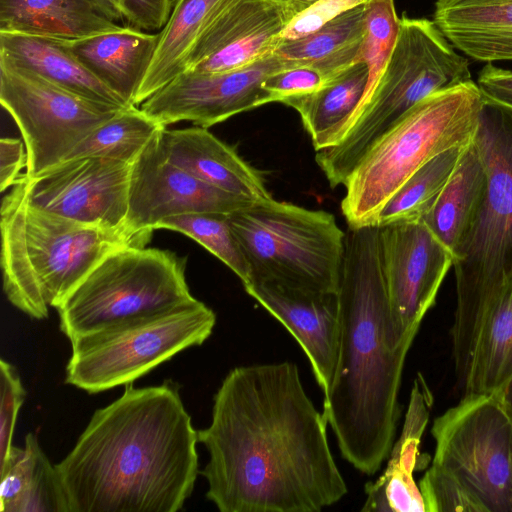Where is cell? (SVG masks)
<instances>
[{
	"mask_svg": "<svg viewBox=\"0 0 512 512\" xmlns=\"http://www.w3.org/2000/svg\"><path fill=\"white\" fill-rule=\"evenodd\" d=\"M295 363L238 366L214 395L198 441L206 497L221 512H319L347 494Z\"/></svg>",
	"mask_w": 512,
	"mask_h": 512,
	"instance_id": "cell-1",
	"label": "cell"
},
{
	"mask_svg": "<svg viewBox=\"0 0 512 512\" xmlns=\"http://www.w3.org/2000/svg\"><path fill=\"white\" fill-rule=\"evenodd\" d=\"M198 431L171 381L97 409L55 468L68 512H176L199 473Z\"/></svg>",
	"mask_w": 512,
	"mask_h": 512,
	"instance_id": "cell-2",
	"label": "cell"
},
{
	"mask_svg": "<svg viewBox=\"0 0 512 512\" xmlns=\"http://www.w3.org/2000/svg\"><path fill=\"white\" fill-rule=\"evenodd\" d=\"M339 348L323 415L342 457L374 475L393 447L398 400L411 346L392 340L379 253V227H348L337 290Z\"/></svg>",
	"mask_w": 512,
	"mask_h": 512,
	"instance_id": "cell-3",
	"label": "cell"
},
{
	"mask_svg": "<svg viewBox=\"0 0 512 512\" xmlns=\"http://www.w3.org/2000/svg\"><path fill=\"white\" fill-rule=\"evenodd\" d=\"M1 268L10 303L42 320L107 254L147 239L127 229L89 225L41 210L17 184L1 203Z\"/></svg>",
	"mask_w": 512,
	"mask_h": 512,
	"instance_id": "cell-4",
	"label": "cell"
},
{
	"mask_svg": "<svg viewBox=\"0 0 512 512\" xmlns=\"http://www.w3.org/2000/svg\"><path fill=\"white\" fill-rule=\"evenodd\" d=\"M471 80L467 58L434 21L403 15L383 71L364 93L339 141L316 152L329 185H344L371 145L421 100Z\"/></svg>",
	"mask_w": 512,
	"mask_h": 512,
	"instance_id": "cell-5",
	"label": "cell"
},
{
	"mask_svg": "<svg viewBox=\"0 0 512 512\" xmlns=\"http://www.w3.org/2000/svg\"><path fill=\"white\" fill-rule=\"evenodd\" d=\"M484 94L473 80L421 100L365 152L344 183L348 227L377 226L387 202L426 162L469 144Z\"/></svg>",
	"mask_w": 512,
	"mask_h": 512,
	"instance_id": "cell-6",
	"label": "cell"
},
{
	"mask_svg": "<svg viewBox=\"0 0 512 512\" xmlns=\"http://www.w3.org/2000/svg\"><path fill=\"white\" fill-rule=\"evenodd\" d=\"M228 221L249 265L248 283L337 293L345 232L333 214L270 198Z\"/></svg>",
	"mask_w": 512,
	"mask_h": 512,
	"instance_id": "cell-7",
	"label": "cell"
},
{
	"mask_svg": "<svg viewBox=\"0 0 512 512\" xmlns=\"http://www.w3.org/2000/svg\"><path fill=\"white\" fill-rule=\"evenodd\" d=\"M186 258L146 246H126L103 257L57 306L60 330L71 341L110 325L174 308L195 299Z\"/></svg>",
	"mask_w": 512,
	"mask_h": 512,
	"instance_id": "cell-8",
	"label": "cell"
},
{
	"mask_svg": "<svg viewBox=\"0 0 512 512\" xmlns=\"http://www.w3.org/2000/svg\"><path fill=\"white\" fill-rule=\"evenodd\" d=\"M473 142L487 181L454 256L455 314L470 310L512 276V108L485 96Z\"/></svg>",
	"mask_w": 512,
	"mask_h": 512,
	"instance_id": "cell-9",
	"label": "cell"
},
{
	"mask_svg": "<svg viewBox=\"0 0 512 512\" xmlns=\"http://www.w3.org/2000/svg\"><path fill=\"white\" fill-rule=\"evenodd\" d=\"M216 324L196 298L71 340L65 382L90 394L133 383L179 352L203 344Z\"/></svg>",
	"mask_w": 512,
	"mask_h": 512,
	"instance_id": "cell-10",
	"label": "cell"
},
{
	"mask_svg": "<svg viewBox=\"0 0 512 512\" xmlns=\"http://www.w3.org/2000/svg\"><path fill=\"white\" fill-rule=\"evenodd\" d=\"M431 433L432 464L454 475L484 512H512V419L493 394L463 396Z\"/></svg>",
	"mask_w": 512,
	"mask_h": 512,
	"instance_id": "cell-11",
	"label": "cell"
},
{
	"mask_svg": "<svg viewBox=\"0 0 512 512\" xmlns=\"http://www.w3.org/2000/svg\"><path fill=\"white\" fill-rule=\"evenodd\" d=\"M0 103L21 132L27 176L64 161L97 126L125 108L77 95L2 56Z\"/></svg>",
	"mask_w": 512,
	"mask_h": 512,
	"instance_id": "cell-12",
	"label": "cell"
},
{
	"mask_svg": "<svg viewBox=\"0 0 512 512\" xmlns=\"http://www.w3.org/2000/svg\"><path fill=\"white\" fill-rule=\"evenodd\" d=\"M378 227L392 340L398 347L411 346L454 255L421 219Z\"/></svg>",
	"mask_w": 512,
	"mask_h": 512,
	"instance_id": "cell-13",
	"label": "cell"
},
{
	"mask_svg": "<svg viewBox=\"0 0 512 512\" xmlns=\"http://www.w3.org/2000/svg\"><path fill=\"white\" fill-rule=\"evenodd\" d=\"M132 165L102 157L72 158L16 184L29 203L76 222L127 229Z\"/></svg>",
	"mask_w": 512,
	"mask_h": 512,
	"instance_id": "cell-14",
	"label": "cell"
},
{
	"mask_svg": "<svg viewBox=\"0 0 512 512\" xmlns=\"http://www.w3.org/2000/svg\"><path fill=\"white\" fill-rule=\"evenodd\" d=\"M290 67L271 54L246 67L203 73L187 70L146 99L140 108L163 127L180 121L209 128L239 113L272 103L262 88L271 73Z\"/></svg>",
	"mask_w": 512,
	"mask_h": 512,
	"instance_id": "cell-15",
	"label": "cell"
},
{
	"mask_svg": "<svg viewBox=\"0 0 512 512\" xmlns=\"http://www.w3.org/2000/svg\"><path fill=\"white\" fill-rule=\"evenodd\" d=\"M160 133L132 165L125 222L130 233L150 241L156 225L168 216L231 214L255 202L209 185L170 163L162 152Z\"/></svg>",
	"mask_w": 512,
	"mask_h": 512,
	"instance_id": "cell-16",
	"label": "cell"
},
{
	"mask_svg": "<svg viewBox=\"0 0 512 512\" xmlns=\"http://www.w3.org/2000/svg\"><path fill=\"white\" fill-rule=\"evenodd\" d=\"M452 351L463 396L494 394L512 375V276L454 316Z\"/></svg>",
	"mask_w": 512,
	"mask_h": 512,
	"instance_id": "cell-17",
	"label": "cell"
},
{
	"mask_svg": "<svg viewBox=\"0 0 512 512\" xmlns=\"http://www.w3.org/2000/svg\"><path fill=\"white\" fill-rule=\"evenodd\" d=\"M297 14L285 0H234L200 36L185 71H231L273 54Z\"/></svg>",
	"mask_w": 512,
	"mask_h": 512,
	"instance_id": "cell-18",
	"label": "cell"
},
{
	"mask_svg": "<svg viewBox=\"0 0 512 512\" xmlns=\"http://www.w3.org/2000/svg\"><path fill=\"white\" fill-rule=\"evenodd\" d=\"M243 287L296 339L325 394L330 387L338 358L340 323L337 293L259 281Z\"/></svg>",
	"mask_w": 512,
	"mask_h": 512,
	"instance_id": "cell-19",
	"label": "cell"
},
{
	"mask_svg": "<svg viewBox=\"0 0 512 512\" xmlns=\"http://www.w3.org/2000/svg\"><path fill=\"white\" fill-rule=\"evenodd\" d=\"M165 158L199 180L228 193L255 201L272 198L261 172L208 131L194 126L160 133Z\"/></svg>",
	"mask_w": 512,
	"mask_h": 512,
	"instance_id": "cell-20",
	"label": "cell"
},
{
	"mask_svg": "<svg viewBox=\"0 0 512 512\" xmlns=\"http://www.w3.org/2000/svg\"><path fill=\"white\" fill-rule=\"evenodd\" d=\"M432 396L421 376L414 381L404 425L382 475L365 485L361 511L425 512L413 473L420 461L419 445L429 421Z\"/></svg>",
	"mask_w": 512,
	"mask_h": 512,
	"instance_id": "cell-21",
	"label": "cell"
},
{
	"mask_svg": "<svg viewBox=\"0 0 512 512\" xmlns=\"http://www.w3.org/2000/svg\"><path fill=\"white\" fill-rule=\"evenodd\" d=\"M73 55L129 106L150 66L158 33L132 26L79 39H63Z\"/></svg>",
	"mask_w": 512,
	"mask_h": 512,
	"instance_id": "cell-22",
	"label": "cell"
},
{
	"mask_svg": "<svg viewBox=\"0 0 512 512\" xmlns=\"http://www.w3.org/2000/svg\"><path fill=\"white\" fill-rule=\"evenodd\" d=\"M433 21L475 60H512V0H436Z\"/></svg>",
	"mask_w": 512,
	"mask_h": 512,
	"instance_id": "cell-23",
	"label": "cell"
},
{
	"mask_svg": "<svg viewBox=\"0 0 512 512\" xmlns=\"http://www.w3.org/2000/svg\"><path fill=\"white\" fill-rule=\"evenodd\" d=\"M0 56L87 99L129 106L73 55L62 38L0 32Z\"/></svg>",
	"mask_w": 512,
	"mask_h": 512,
	"instance_id": "cell-24",
	"label": "cell"
},
{
	"mask_svg": "<svg viewBox=\"0 0 512 512\" xmlns=\"http://www.w3.org/2000/svg\"><path fill=\"white\" fill-rule=\"evenodd\" d=\"M234 0H174L134 105H141L187 68L200 36Z\"/></svg>",
	"mask_w": 512,
	"mask_h": 512,
	"instance_id": "cell-25",
	"label": "cell"
},
{
	"mask_svg": "<svg viewBox=\"0 0 512 512\" xmlns=\"http://www.w3.org/2000/svg\"><path fill=\"white\" fill-rule=\"evenodd\" d=\"M121 27L91 0H0V32L79 39Z\"/></svg>",
	"mask_w": 512,
	"mask_h": 512,
	"instance_id": "cell-26",
	"label": "cell"
},
{
	"mask_svg": "<svg viewBox=\"0 0 512 512\" xmlns=\"http://www.w3.org/2000/svg\"><path fill=\"white\" fill-rule=\"evenodd\" d=\"M0 479L1 512H68L55 465L33 433L26 435L24 447H11Z\"/></svg>",
	"mask_w": 512,
	"mask_h": 512,
	"instance_id": "cell-27",
	"label": "cell"
},
{
	"mask_svg": "<svg viewBox=\"0 0 512 512\" xmlns=\"http://www.w3.org/2000/svg\"><path fill=\"white\" fill-rule=\"evenodd\" d=\"M367 4L337 16L302 38L281 40L274 54L290 67L313 66L325 81L337 76L363 61Z\"/></svg>",
	"mask_w": 512,
	"mask_h": 512,
	"instance_id": "cell-28",
	"label": "cell"
},
{
	"mask_svg": "<svg viewBox=\"0 0 512 512\" xmlns=\"http://www.w3.org/2000/svg\"><path fill=\"white\" fill-rule=\"evenodd\" d=\"M486 181L485 165L472 139L438 198L421 218L454 256L478 212Z\"/></svg>",
	"mask_w": 512,
	"mask_h": 512,
	"instance_id": "cell-29",
	"label": "cell"
},
{
	"mask_svg": "<svg viewBox=\"0 0 512 512\" xmlns=\"http://www.w3.org/2000/svg\"><path fill=\"white\" fill-rule=\"evenodd\" d=\"M369 81L367 63L360 61L327 80L316 91L287 99L311 137L315 151L334 146L359 105Z\"/></svg>",
	"mask_w": 512,
	"mask_h": 512,
	"instance_id": "cell-30",
	"label": "cell"
},
{
	"mask_svg": "<svg viewBox=\"0 0 512 512\" xmlns=\"http://www.w3.org/2000/svg\"><path fill=\"white\" fill-rule=\"evenodd\" d=\"M163 129L138 106H128L97 126L65 160L102 157L133 165Z\"/></svg>",
	"mask_w": 512,
	"mask_h": 512,
	"instance_id": "cell-31",
	"label": "cell"
},
{
	"mask_svg": "<svg viewBox=\"0 0 512 512\" xmlns=\"http://www.w3.org/2000/svg\"><path fill=\"white\" fill-rule=\"evenodd\" d=\"M465 147L449 148L421 166L387 202L377 226L421 219L446 185Z\"/></svg>",
	"mask_w": 512,
	"mask_h": 512,
	"instance_id": "cell-32",
	"label": "cell"
},
{
	"mask_svg": "<svg viewBox=\"0 0 512 512\" xmlns=\"http://www.w3.org/2000/svg\"><path fill=\"white\" fill-rule=\"evenodd\" d=\"M180 232L198 242L230 268L245 285L250 269L228 221V214L202 212L172 215L155 227Z\"/></svg>",
	"mask_w": 512,
	"mask_h": 512,
	"instance_id": "cell-33",
	"label": "cell"
},
{
	"mask_svg": "<svg viewBox=\"0 0 512 512\" xmlns=\"http://www.w3.org/2000/svg\"><path fill=\"white\" fill-rule=\"evenodd\" d=\"M418 487L425 512H484L454 475L435 464L425 472Z\"/></svg>",
	"mask_w": 512,
	"mask_h": 512,
	"instance_id": "cell-34",
	"label": "cell"
},
{
	"mask_svg": "<svg viewBox=\"0 0 512 512\" xmlns=\"http://www.w3.org/2000/svg\"><path fill=\"white\" fill-rule=\"evenodd\" d=\"M25 389L16 368L0 360V465L11 450L18 412L25 399Z\"/></svg>",
	"mask_w": 512,
	"mask_h": 512,
	"instance_id": "cell-35",
	"label": "cell"
},
{
	"mask_svg": "<svg viewBox=\"0 0 512 512\" xmlns=\"http://www.w3.org/2000/svg\"><path fill=\"white\" fill-rule=\"evenodd\" d=\"M324 82V76L318 69L311 65H296L269 74L262 88L269 93L271 102L283 103L318 90Z\"/></svg>",
	"mask_w": 512,
	"mask_h": 512,
	"instance_id": "cell-36",
	"label": "cell"
},
{
	"mask_svg": "<svg viewBox=\"0 0 512 512\" xmlns=\"http://www.w3.org/2000/svg\"><path fill=\"white\" fill-rule=\"evenodd\" d=\"M374 0H319L297 14L280 34L281 40L302 38L337 16Z\"/></svg>",
	"mask_w": 512,
	"mask_h": 512,
	"instance_id": "cell-37",
	"label": "cell"
},
{
	"mask_svg": "<svg viewBox=\"0 0 512 512\" xmlns=\"http://www.w3.org/2000/svg\"><path fill=\"white\" fill-rule=\"evenodd\" d=\"M174 0H119L123 19L144 31L161 30L170 15Z\"/></svg>",
	"mask_w": 512,
	"mask_h": 512,
	"instance_id": "cell-38",
	"label": "cell"
},
{
	"mask_svg": "<svg viewBox=\"0 0 512 512\" xmlns=\"http://www.w3.org/2000/svg\"><path fill=\"white\" fill-rule=\"evenodd\" d=\"M28 165V154L23 140H0V190L3 192L16 184L21 170Z\"/></svg>",
	"mask_w": 512,
	"mask_h": 512,
	"instance_id": "cell-39",
	"label": "cell"
},
{
	"mask_svg": "<svg viewBox=\"0 0 512 512\" xmlns=\"http://www.w3.org/2000/svg\"><path fill=\"white\" fill-rule=\"evenodd\" d=\"M476 83L485 96L512 108V70L487 63Z\"/></svg>",
	"mask_w": 512,
	"mask_h": 512,
	"instance_id": "cell-40",
	"label": "cell"
},
{
	"mask_svg": "<svg viewBox=\"0 0 512 512\" xmlns=\"http://www.w3.org/2000/svg\"><path fill=\"white\" fill-rule=\"evenodd\" d=\"M99 11L109 19H123L119 0H91Z\"/></svg>",
	"mask_w": 512,
	"mask_h": 512,
	"instance_id": "cell-41",
	"label": "cell"
},
{
	"mask_svg": "<svg viewBox=\"0 0 512 512\" xmlns=\"http://www.w3.org/2000/svg\"><path fill=\"white\" fill-rule=\"evenodd\" d=\"M493 395L512 419V375Z\"/></svg>",
	"mask_w": 512,
	"mask_h": 512,
	"instance_id": "cell-42",
	"label": "cell"
},
{
	"mask_svg": "<svg viewBox=\"0 0 512 512\" xmlns=\"http://www.w3.org/2000/svg\"><path fill=\"white\" fill-rule=\"evenodd\" d=\"M285 1L290 3L299 14L319 0H285Z\"/></svg>",
	"mask_w": 512,
	"mask_h": 512,
	"instance_id": "cell-43",
	"label": "cell"
}]
</instances>
